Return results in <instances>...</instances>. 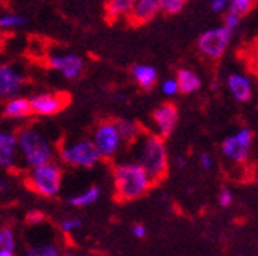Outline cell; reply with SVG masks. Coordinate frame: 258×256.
<instances>
[{"label": "cell", "instance_id": "cell-1", "mask_svg": "<svg viewBox=\"0 0 258 256\" xmlns=\"http://www.w3.org/2000/svg\"><path fill=\"white\" fill-rule=\"evenodd\" d=\"M152 183L151 177L139 163H123L114 169L115 195L120 201H131L142 197Z\"/></svg>", "mask_w": 258, "mask_h": 256}, {"label": "cell", "instance_id": "cell-2", "mask_svg": "<svg viewBox=\"0 0 258 256\" xmlns=\"http://www.w3.org/2000/svg\"><path fill=\"white\" fill-rule=\"evenodd\" d=\"M137 163L146 170L152 181H160L168 170V150L165 138L154 134L140 135Z\"/></svg>", "mask_w": 258, "mask_h": 256}, {"label": "cell", "instance_id": "cell-3", "mask_svg": "<svg viewBox=\"0 0 258 256\" xmlns=\"http://www.w3.org/2000/svg\"><path fill=\"white\" fill-rule=\"evenodd\" d=\"M17 149L23 163L34 169L54 159V149L49 141L34 127H25L17 134Z\"/></svg>", "mask_w": 258, "mask_h": 256}, {"label": "cell", "instance_id": "cell-4", "mask_svg": "<svg viewBox=\"0 0 258 256\" xmlns=\"http://www.w3.org/2000/svg\"><path fill=\"white\" fill-rule=\"evenodd\" d=\"M61 167L55 163H48L39 167L31 169V174L28 177V186L36 192V194L52 198L58 195L61 187Z\"/></svg>", "mask_w": 258, "mask_h": 256}, {"label": "cell", "instance_id": "cell-5", "mask_svg": "<svg viewBox=\"0 0 258 256\" xmlns=\"http://www.w3.org/2000/svg\"><path fill=\"white\" fill-rule=\"evenodd\" d=\"M58 155L64 164L85 169L94 167L102 158L92 140H79L63 144L58 150Z\"/></svg>", "mask_w": 258, "mask_h": 256}, {"label": "cell", "instance_id": "cell-6", "mask_svg": "<svg viewBox=\"0 0 258 256\" xmlns=\"http://www.w3.org/2000/svg\"><path fill=\"white\" fill-rule=\"evenodd\" d=\"M92 141L102 158H112L123 143L115 121H102L95 127Z\"/></svg>", "mask_w": 258, "mask_h": 256}, {"label": "cell", "instance_id": "cell-7", "mask_svg": "<svg viewBox=\"0 0 258 256\" xmlns=\"http://www.w3.org/2000/svg\"><path fill=\"white\" fill-rule=\"evenodd\" d=\"M234 31L228 26H220L203 33L199 39V49L203 55L209 58H218L228 48Z\"/></svg>", "mask_w": 258, "mask_h": 256}, {"label": "cell", "instance_id": "cell-8", "mask_svg": "<svg viewBox=\"0 0 258 256\" xmlns=\"http://www.w3.org/2000/svg\"><path fill=\"white\" fill-rule=\"evenodd\" d=\"M68 103H70V97L67 94H60V92H43L29 99L32 114L40 117L55 115L67 108Z\"/></svg>", "mask_w": 258, "mask_h": 256}, {"label": "cell", "instance_id": "cell-9", "mask_svg": "<svg viewBox=\"0 0 258 256\" xmlns=\"http://www.w3.org/2000/svg\"><path fill=\"white\" fill-rule=\"evenodd\" d=\"M48 66L68 80H76L85 69V61L77 54H54L48 58Z\"/></svg>", "mask_w": 258, "mask_h": 256}, {"label": "cell", "instance_id": "cell-10", "mask_svg": "<svg viewBox=\"0 0 258 256\" xmlns=\"http://www.w3.org/2000/svg\"><path fill=\"white\" fill-rule=\"evenodd\" d=\"M250 144L252 132L249 129H240L235 135H231L223 141L221 150L226 156L234 159V161H244L249 155Z\"/></svg>", "mask_w": 258, "mask_h": 256}, {"label": "cell", "instance_id": "cell-11", "mask_svg": "<svg viewBox=\"0 0 258 256\" xmlns=\"http://www.w3.org/2000/svg\"><path fill=\"white\" fill-rule=\"evenodd\" d=\"M23 81L25 78L19 69L7 63H0V99L10 100L17 97Z\"/></svg>", "mask_w": 258, "mask_h": 256}, {"label": "cell", "instance_id": "cell-12", "mask_svg": "<svg viewBox=\"0 0 258 256\" xmlns=\"http://www.w3.org/2000/svg\"><path fill=\"white\" fill-rule=\"evenodd\" d=\"M152 120L157 127V135H160L161 138H166L174 132L178 123V111L172 103H165L154 111Z\"/></svg>", "mask_w": 258, "mask_h": 256}, {"label": "cell", "instance_id": "cell-13", "mask_svg": "<svg viewBox=\"0 0 258 256\" xmlns=\"http://www.w3.org/2000/svg\"><path fill=\"white\" fill-rule=\"evenodd\" d=\"M17 135L11 132H0V167L13 169L17 164Z\"/></svg>", "mask_w": 258, "mask_h": 256}, {"label": "cell", "instance_id": "cell-14", "mask_svg": "<svg viewBox=\"0 0 258 256\" xmlns=\"http://www.w3.org/2000/svg\"><path fill=\"white\" fill-rule=\"evenodd\" d=\"M160 11L158 0H136L133 11L127 17L134 25H145L151 22Z\"/></svg>", "mask_w": 258, "mask_h": 256}, {"label": "cell", "instance_id": "cell-15", "mask_svg": "<svg viewBox=\"0 0 258 256\" xmlns=\"http://www.w3.org/2000/svg\"><path fill=\"white\" fill-rule=\"evenodd\" d=\"M228 88L232 94V97L238 102H247L252 95L250 80L241 74H231L228 77Z\"/></svg>", "mask_w": 258, "mask_h": 256}, {"label": "cell", "instance_id": "cell-16", "mask_svg": "<svg viewBox=\"0 0 258 256\" xmlns=\"http://www.w3.org/2000/svg\"><path fill=\"white\" fill-rule=\"evenodd\" d=\"M136 0H106L105 13L111 22H117L123 17H127L133 11Z\"/></svg>", "mask_w": 258, "mask_h": 256}, {"label": "cell", "instance_id": "cell-17", "mask_svg": "<svg viewBox=\"0 0 258 256\" xmlns=\"http://www.w3.org/2000/svg\"><path fill=\"white\" fill-rule=\"evenodd\" d=\"M32 114L29 99L25 97H14L10 99L5 105V115L13 120H23Z\"/></svg>", "mask_w": 258, "mask_h": 256}, {"label": "cell", "instance_id": "cell-18", "mask_svg": "<svg viewBox=\"0 0 258 256\" xmlns=\"http://www.w3.org/2000/svg\"><path fill=\"white\" fill-rule=\"evenodd\" d=\"M175 80L178 84V92H183V94H194L202 88L200 77L190 69H180L177 72Z\"/></svg>", "mask_w": 258, "mask_h": 256}, {"label": "cell", "instance_id": "cell-19", "mask_svg": "<svg viewBox=\"0 0 258 256\" xmlns=\"http://www.w3.org/2000/svg\"><path fill=\"white\" fill-rule=\"evenodd\" d=\"M133 77L143 89H151L158 78V72L151 65H136L133 68Z\"/></svg>", "mask_w": 258, "mask_h": 256}, {"label": "cell", "instance_id": "cell-20", "mask_svg": "<svg viewBox=\"0 0 258 256\" xmlns=\"http://www.w3.org/2000/svg\"><path fill=\"white\" fill-rule=\"evenodd\" d=\"M117 124V129L120 132V137L123 141L126 143H134L140 138L142 135V127L139 123L133 121V120H117L115 121Z\"/></svg>", "mask_w": 258, "mask_h": 256}, {"label": "cell", "instance_id": "cell-21", "mask_svg": "<svg viewBox=\"0 0 258 256\" xmlns=\"http://www.w3.org/2000/svg\"><path fill=\"white\" fill-rule=\"evenodd\" d=\"M99 198H100V189L92 186V187L86 189L85 192H82V194H79V195L70 197L68 203L71 206H74V207H86V206L94 204Z\"/></svg>", "mask_w": 258, "mask_h": 256}, {"label": "cell", "instance_id": "cell-22", "mask_svg": "<svg viewBox=\"0 0 258 256\" xmlns=\"http://www.w3.org/2000/svg\"><path fill=\"white\" fill-rule=\"evenodd\" d=\"M187 0H158V7H160V11H163L165 14H178L184 5H186Z\"/></svg>", "mask_w": 258, "mask_h": 256}, {"label": "cell", "instance_id": "cell-23", "mask_svg": "<svg viewBox=\"0 0 258 256\" xmlns=\"http://www.w3.org/2000/svg\"><path fill=\"white\" fill-rule=\"evenodd\" d=\"M23 256H60V251L54 244H42L29 248Z\"/></svg>", "mask_w": 258, "mask_h": 256}, {"label": "cell", "instance_id": "cell-24", "mask_svg": "<svg viewBox=\"0 0 258 256\" xmlns=\"http://www.w3.org/2000/svg\"><path fill=\"white\" fill-rule=\"evenodd\" d=\"M26 23V19L22 17L20 14H8L0 17V28L2 29H14V28H20Z\"/></svg>", "mask_w": 258, "mask_h": 256}, {"label": "cell", "instance_id": "cell-25", "mask_svg": "<svg viewBox=\"0 0 258 256\" xmlns=\"http://www.w3.org/2000/svg\"><path fill=\"white\" fill-rule=\"evenodd\" d=\"M252 7V0H229V13L237 16V17H241L244 16Z\"/></svg>", "mask_w": 258, "mask_h": 256}, {"label": "cell", "instance_id": "cell-26", "mask_svg": "<svg viewBox=\"0 0 258 256\" xmlns=\"http://www.w3.org/2000/svg\"><path fill=\"white\" fill-rule=\"evenodd\" d=\"M0 248L13 250L16 248V236L11 229H0Z\"/></svg>", "mask_w": 258, "mask_h": 256}, {"label": "cell", "instance_id": "cell-27", "mask_svg": "<svg viewBox=\"0 0 258 256\" xmlns=\"http://www.w3.org/2000/svg\"><path fill=\"white\" fill-rule=\"evenodd\" d=\"M82 226V221L77 219V218H67L60 222V229L67 233H71V232H76L77 229H80Z\"/></svg>", "mask_w": 258, "mask_h": 256}, {"label": "cell", "instance_id": "cell-28", "mask_svg": "<svg viewBox=\"0 0 258 256\" xmlns=\"http://www.w3.org/2000/svg\"><path fill=\"white\" fill-rule=\"evenodd\" d=\"M161 91L166 95V97H174V95L178 92V84H177V80L175 78H168L163 81L161 84Z\"/></svg>", "mask_w": 258, "mask_h": 256}, {"label": "cell", "instance_id": "cell-29", "mask_svg": "<svg viewBox=\"0 0 258 256\" xmlns=\"http://www.w3.org/2000/svg\"><path fill=\"white\" fill-rule=\"evenodd\" d=\"M45 219V215L42 213V212H39V210H29L28 213H26V221L29 222V224H39V222H42Z\"/></svg>", "mask_w": 258, "mask_h": 256}, {"label": "cell", "instance_id": "cell-30", "mask_svg": "<svg viewBox=\"0 0 258 256\" xmlns=\"http://www.w3.org/2000/svg\"><path fill=\"white\" fill-rule=\"evenodd\" d=\"M229 7V0H212L211 8L214 13H221Z\"/></svg>", "mask_w": 258, "mask_h": 256}, {"label": "cell", "instance_id": "cell-31", "mask_svg": "<svg viewBox=\"0 0 258 256\" xmlns=\"http://www.w3.org/2000/svg\"><path fill=\"white\" fill-rule=\"evenodd\" d=\"M231 203H232V194L228 189H223L220 194V204L223 207H228V206H231Z\"/></svg>", "mask_w": 258, "mask_h": 256}, {"label": "cell", "instance_id": "cell-32", "mask_svg": "<svg viewBox=\"0 0 258 256\" xmlns=\"http://www.w3.org/2000/svg\"><path fill=\"white\" fill-rule=\"evenodd\" d=\"M238 22H240V17H237V16L229 13L228 16H226V19H224V26H228L229 29L235 31L237 26H238Z\"/></svg>", "mask_w": 258, "mask_h": 256}, {"label": "cell", "instance_id": "cell-33", "mask_svg": "<svg viewBox=\"0 0 258 256\" xmlns=\"http://www.w3.org/2000/svg\"><path fill=\"white\" fill-rule=\"evenodd\" d=\"M200 163H202L203 169H206V170L212 167V159H211V156H209L208 153H203V155L200 156Z\"/></svg>", "mask_w": 258, "mask_h": 256}, {"label": "cell", "instance_id": "cell-34", "mask_svg": "<svg viewBox=\"0 0 258 256\" xmlns=\"http://www.w3.org/2000/svg\"><path fill=\"white\" fill-rule=\"evenodd\" d=\"M133 233L136 236H139V238H143L146 235V229H145V226H140V224H137V226H134V229H133Z\"/></svg>", "mask_w": 258, "mask_h": 256}, {"label": "cell", "instance_id": "cell-35", "mask_svg": "<svg viewBox=\"0 0 258 256\" xmlns=\"http://www.w3.org/2000/svg\"><path fill=\"white\" fill-rule=\"evenodd\" d=\"M0 256H14V253H13V250L0 248Z\"/></svg>", "mask_w": 258, "mask_h": 256}, {"label": "cell", "instance_id": "cell-36", "mask_svg": "<svg viewBox=\"0 0 258 256\" xmlns=\"http://www.w3.org/2000/svg\"><path fill=\"white\" fill-rule=\"evenodd\" d=\"M8 183L7 181H0V190H8Z\"/></svg>", "mask_w": 258, "mask_h": 256}, {"label": "cell", "instance_id": "cell-37", "mask_svg": "<svg viewBox=\"0 0 258 256\" xmlns=\"http://www.w3.org/2000/svg\"><path fill=\"white\" fill-rule=\"evenodd\" d=\"M178 166H180V167H183V166H184V159H183L181 156L178 158Z\"/></svg>", "mask_w": 258, "mask_h": 256}, {"label": "cell", "instance_id": "cell-38", "mask_svg": "<svg viewBox=\"0 0 258 256\" xmlns=\"http://www.w3.org/2000/svg\"><path fill=\"white\" fill-rule=\"evenodd\" d=\"M60 256H74V254H73L71 251H64V253H63V254H60Z\"/></svg>", "mask_w": 258, "mask_h": 256}, {"label": "cell", "instance_id": "cell-39", "mask_svg": "<svg viewBox=\"0 0 258 256\" xmlns=\"http://www.w3.org/2000/svg\"><path fill=\"white\" fill-rule=\"evenodd\" d=\"M255 55H256V63H258V46H256V51H255Z\"/></svg>", "mask_w": 258, "mask_h": 256}, {"label": "cell", "instance_id": "cell-40", "mask_svg": "<svg viewBox=\"0 0 258 256\" xmlns=\"http://www.w3.org/2000/svg\"><path fill=\"white\" fill-rule=\"evenodd\" d=\"M0 63H2V51H0Z\"/></svg>", "mask_w": 258, "mask_h": 256}, {"label": "cell", "instance_id": "cell-41", "mask_svg": "<svg viewBox=\"0 0 258 256\" xmlns=\"http://www.w3.org/2000/svg\"><path fill=\"white\" fill-rule=\"evenodd\" d=\"M80 256H91V254H80Z\"/></svg>", "mask_w": 258, "mask_h": 256}]
</instances>
